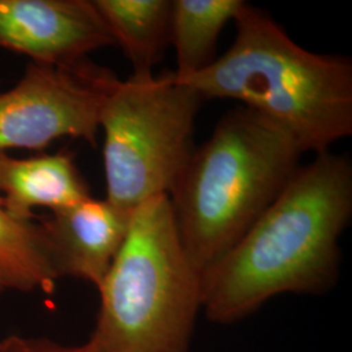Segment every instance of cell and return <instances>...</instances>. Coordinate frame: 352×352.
I'll list each match as a JSON object with an SVG mask.
<instances>
[{"label":"cell","instance_id":"obj_7","mask_svg":"<svg viewBox=\"0 0 352 352\" xmlns=\"http://www.w3.org/2000/svg\"><path fill=\"white\" fill-rule=\"evenodd\" d=\"M113 45L91 0H0V47L34 63L74 65Z\"/></svg>","mask_w":352,"mask_h":352},{"label":"cell","instance_id":"obj_2","mask_svg":"<svg viewBox=\"0 0 352 352\" xmlns=\"http://www.w3.org/2000/svg\"><path fill=\"white\" fill-rule=\"evenodd\" d=\"M231 47L177 80L205 100H234L280 126L302 153H327L352 133V63L295 43L260 8L241 7ZM174 75V74H173Z\"/></svg>","mask_w":352,"mask_h":352},{"label":"cell","instance_id":"obj_12","mask_svg":"<svg viewBox=\"0 0 352 352\" xmlns=\"http://www.w3.org/2000/svg\"><path fill=\"white\" fill-rule=\"evenodd\" d=\"M56 279L39 225L14 218L0 197V289L50 294Z\"/></svg>","mask_w":352,"mask_h":352},{"label":"cell","instance_id":"obj_5","mask_svg":"<svg viewBox=\"0 0 352 352\" xmlns=\"http://www.w3.org/2000/svg\"><path fill=\"white\" fill-rule=\"evenodd\" d=\"M201 102L173 72L118 80L100 116L107 201L131 214L171 193L196 149L195 120Z\"/></svg>","mask_w":352,"mask_h":352},{"label":"cell","instance_id":"obj_8","mask_svg":"<svg viewBox=\"0 0 352 352\" xmlns=\"http://www.w3.org/2000/svg\"><path fill=\"white\" fill-rule=\"evenodd\" d=\"M131 214L90 196L39 223L58 278L84 279L100 289L126 239Z\"/></svg>","mask_w":352,"mask_h":352},{"label":"cell","instance_id":"obj_13","mask_svg":"<svg viewBox=\"0 0 352 352\" xmlns=\"http://www.w3.org/2000/svg\"><path fill=\"white\" fill-rule=\"evenodd\" d=\"M0 352H94L88 344L68 347L47 340L11 336L0 340Z\"/></svg>","mask_w":352,"mask_h":352},{"label":"cell","instance_id":"obj_10","mask_svg":"<svg viewBox=\"0 0 352 352\" xmlns=\"http://www.w3.org/2000/svg\"><path fill=\"white\" fill-rule=\"evenodd\" d=\"M113 39L133 67L132 75H151L170 43L173 1L91 0Z\"/></svg>","mask_w":352,"mask_h":352},{"label":"cell","instance_id":"obj_14","mask_svg":"<svg viewBox=\"0 0 352 352\" xmlns=\"http://www.w3.org/2000/svg\"><path fill=\"white\" fill-rule=\"evenodd\" d=\"M0 291H1V289H0Z\"/></svg>","mask_w":352,"mask_h":352},{"label":"cell","instance_id":"obj_9","mask_svg":"<svg viewBox=\"0 0 352 352\" xmlns=\"http://www.w3.org/2000/svg\"><path fill=\"white\" fill-rule=\"evenodd\" d=\"M0 192L7 212L23 221H32L36 208L54 213L90 197L75 157L67 151L21 160L0 153Z\"/></svg>","mask_w":352,"mask_h":352},{"label":"cell","instance_id":"obj_6","mask_svg":"<svg viewBox=\"0 0 352 352\" xmlns=\"http://www.w3.org/2000/svg\"><path fill=\"white\" fill-rule=\"evenodd\" d=\"M118 80L89 59L74 65L28 64L21 80L0 93V153L43 151L62 138L97 146L102 106Z\"/></svg>","mask_w":352,"mask_h":352},{"label":"cell","instance_id":"obj_4","mask_svg":"<svg viewBox=\"0 0 352 352\" xmlns=\"http://www.w3.org/2000/svg\"><path fill=\"white\" fill-rule=\"evenodd\" d=\"M87 342L94 352H189L201 309V273L189 260L168 196L136 208L100 286Z\"/></svg>","mask_w":352,"mask_h":352},{"label":"cell","instance_id":"obj_1","mask_svg":"<svg viewBox=\"0 0 352 352\" xmlns=\"http://www.w3.org/2000/svg\"><path fill=\"white\" fill-rule=\"evenodd\" d=\"M351 214V161L317 154L202 274L205 315L232 324L282 294H325L338 279L340 238Z\"/></svg>","mask_w":352,"mask_h":352},{"label":"cell","instance_id":"obj_11","mask_svg":"<svg viewBox=\"0 0 352 352\" xmlns=\"http://www.w3.org/2000/svg\"><path fill=\"white\" fill-rule=\"evenodd\" d=\"M244 4L243 0L173 1L170 43L175 49V78L200 74L214 63L221 32Z\"/></svg>","mask_w":352,"mask_h":352},{"label":"cell","instance_id":"obj_3","mask_svg":"<svg viewBox=\"0 0 352 352\" xmlns=\"http://www.w3.org/2000/svg\"><path fill=\"white\" fill-rule=\"evenodd\" d=\"M302 154L289 133L244 106L226 113L195 149L168 199L201 277L277 199Z\"/></svg>","mask_w":352,"mask_h":352}]
</instances>
